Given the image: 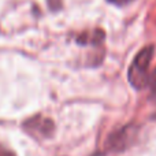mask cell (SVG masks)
Segmentation results:
<instances>
[{"instance_id":"obj_3","label":"cell","mask_w":156,"mask_h":156,"mask_svg":"<svg viewBox=\"0 0 156 156\" xmlns=\"http://www.w3.org/2000/svg\"><path fill=\"white\" fill-rule=\"evenodd\" d=\"M23 127L30 136H34L38 138L51 137L55 130L54 122L45 116H34V118L25 122Z\"/></svg>"},{"instance_id":"obj_6","label":"cell","mask_w":156,"mask_h":156,"mask_svg":"<svg viewBox=\"0 0 156 156\" xmlns=\"http://www.w3.org/2000/svg\"><path fill=\"white\" fill-rule=\"evenodd\" d=\"M107 2L112 3L115 5H125V4H129V3L134 2V0H107Z\"/></svg>"},{"instance_id":"obj_5","label":"cell","mask_w":156,"mask_h":156,"mask_svg":"<svg viewBox=\"0 0 156 156\" xmlns=\"http://www.w3.org/2000/svg\"><path fill=\"white\" fill-rule=\"evenodd\" d=\"M0 156H15V154L11 149H7L3 145H0Z\"/></svg>"},{"instance_id":"obj_4","label":"cell","mask_w":156,"mask_h":156,"mask_svg":"<svg viewBox=\"0 0 156 156\" xmlns=\"http://www.w3.org/2000/svg\"><path fill=\"white\" fill-rule=\"evenodd\" d=\"M147 86L151 90V97L156 101V69L152 70V73L148 76V82H147Z\"/></svg>"},{"instance_id":"obj_2","label":"cell","mask_w":156,"mask_h":156,"mask_svg":"<svg viewBox=\"0 0 156 156\" xmlns=\"http://www.w3.org/2000/svg\"><path fill=\"white\" fill-rule=\"evenodd\" d=\"M136 134H137V127L134 125H127V126L116 130L107 140L108 149L115 152L125 151L129 145H132V143L136 138Z\"/></svg>"},{"instance_id":"obj_1","label":"cell","mask_w":156,"mask_h":156,"mask_svg":"<svg viewBox=\"0 0 156 156\" xmlns=\"http://www.w3.org/2000/svg\"><path fill=\"white\" fill-rule=\"evenodd\" d=\"M154 56V47L149 45L143 48L134 58L129 69V81L133 88L143 89L148 82V67Z\"/></svg>"}]
</instances>
